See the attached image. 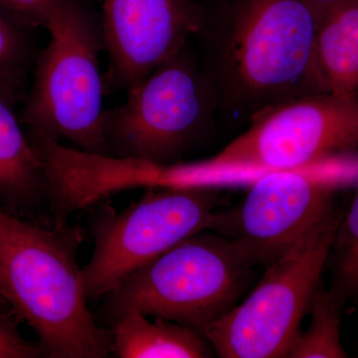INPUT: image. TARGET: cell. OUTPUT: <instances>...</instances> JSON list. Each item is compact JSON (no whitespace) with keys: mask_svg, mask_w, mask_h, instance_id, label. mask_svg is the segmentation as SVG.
Returning a JSON list of instances; mask_svg holds the SVG:
<instances>
[{"mask_svg":"<svg viewBox=\"0 0 358 358\" xmlns=\"http://www.w3.org/2000/svg\"><path fill=\"white\" fill-rule=\"evenodd\" d=\"M83 230L44 227L0 210V296L38 336L47 358H106L110 331L96 322L78 265Z\"/></svg>","mask_w":358,"mask_h":358,"instance_id":"6da1fadb","label":"cell"},{"mask_svg":"<svg viewBox=\"0 0 358 358\" xmlns=\"http://www.w3.org/2000/svg\"><path fill=\"white\" fill-rule=\"evenodd\" d=\"M45 28L50 41L37 59L21 122L53 140L72 141L84 152L109 155L100 20L84 0H57Z\"/></svg>","mask_w":358,"mask_h":358,"instance_id":"7a4b0ae2","label":"cell"},{"mask_svg":"<svg viewBox=\"0 0 358 358\" xmlns=\"http://www.w3.org/2000/svg\"><path fill=\"white\" fill-rule=\"evenodd\" d=\"M252 268L228 238L201 231L103 296L102 313L113 322L138 310L147 317H164L201 331L236 306Z\"/></svg>","mask_w":358,"mask_h":358,"instance_id":"3957f363","label":"cell"},{"mask_svg":"<svg viewBox=\"0 0 358 358\" xmlns=\"http://www.w3.org/2000/svg\"><path fill=\"white\" fill-rule=\"evenodd\" d=\"M358 147V96L305 94L268 106L251 126L199 162L204 187L248 185L259 176L350 154Z\"/></svg>","mask_w":358,"mask_h":358,"instance_id":"277c9868","label":"cell"},{"mask_svg":"<svg viewBox=\"0 0 358 358\" xmlns=\"http://www.w3.org/2000/svg\"><path fill=\"white\" fill-rule=\"evenodd\" d=\"M341 217L336 207L266 267L243 301L200 331L218 357H288L320 289Z\"/></svg>","mask_w":358,"mask_h":358,"instance_id":"5b68a950","label":"cell"},{"mask_svg":"<svg viewBox=\"0 0 358 358\" xmlns=\"http://www.w3.org/2000/svg\"><path fill=\"white\" fill-rule=\"evenodd\" d=\"M358 183V159L329 157L280 169L249 183L229 211H216L209 230L228 238L253 267H268L333 209L339 188Z\"/></svg>","mask_w":358,"mask_h":358,"instance_id":"8992f818","label":"cell"},{"mask_svg":"<svg viewBox=\"0 0 358 358\" xmlns=\"http://www.w3.org/2000/svg\"><path fill=\"white\" fill-rule=\"evenodd\" d=\"M218 202L217 188L210 187L148 188L120 212L102 202L92 214L93 255L81 268L88 301L114 291L186 238L209 230Z\"/></svg>","mask_w":358,"mask_h":358,"instance_id":"52a82bcc","label":"cell"},{"mask_svg":"<svg viewBox=\"0 0 358 358\" xmlns=\"http://www.w3.org/2000/svg\"><path fill=\"white\" fill-rule=\"evenodd\" d=\"M320 20L303 0H240L225 47L228 77L257 110L315 93L313 43Z\"/></svg>","mask_w":358,"mask_h":358,"instance_id":"ba28073f","label":"cell"},{"mask_svg":"<svg viewBox=\"0 0 358 358\" xmlns=\"http://www.w3.org/2000/svg\"><path fill=\"white\" fill-rule=\"evenodd\" d=\"M207 113L206 87L182 49L129 90L126 103L106 110L108 155L174 164L199 138Z\"/></svg>","mask_w":358,"mask_h":358,"instance_id":"9c48e42d","label":"cell"},{"mask_svg":"<svg viewBox=\"0 0 358 358\" xmlns=\"http://www.w3.org/2000/svg\"><path fill=\"white\" fill-rule=\"evenodd\" d=\"M109 70L105 90H129L185 49L201 30L192 0H103L100 20Z\"/></svg>","mask_w":358,"mask_h":358,"instance_id":"30bf717a","label":"cell"},{"mask_svg":"<svg viewBox=\"0 0 358 358\" xmlns=\"http://www.w3.org/2000/svg\"><path fill=\"white\" fill-rule=\"evenodd\" d=\"M15 103L0 91V203L9 213L28 219L48 208V187L38 155L14 110Z\"/></svg>","mask_w":358,"mask_h":358,"instance_id":"8fae6325","label":"cell"},{"mask_svg":"<svg viewBox=\"0 0 358 358\" xmlns=\"http://www.w3.org/2000/svg\"><path fill=\"white\" fill-rule=\"evenodd\" d=\"M315 92L358 96V0H348L322 16L312 59Z\"/></svg>","mask_w":358,"mask_h":358,"instance_id":"7c38bea8","label":"cell"},{"mask_svg":"<svg viewBox=\"0 0 358 358\" xmlns=\"http://www.w3.org/2000/svg\"><path fill=\"white\" fill-rule=\"evenodd\" d=\"M113 355L120 358L210 357V345L200 331L138 310L112 322Z\"/></svg>","mask_w":358,"mask_h":358,"instance_id":"4fadbf2b","label":"cell"},{"mask_svg":"<svg viewBox=\"0 0 358 358\" xmlns=\"http://www.w3.org/2000/svg\"><path fill=\"white\" fill-rule=\"evenodd\" d=\"M343 303L329 289H317L310 312L312 320L306 333L299 334L288 357H348L341 341V319Z\"/></svg>","mask_w":358,"mask_h":358,"instance_id":"5bb4252c","label":"cell"},{"mask_svg":"<svg viewBox=\"0 0 358 358\" xmlns=\"http://www.w3.org/2000/svg\"><path fill=\"white\" fill-rule=\"evenodd\" d=\"M30 27L0 6V91L20 98L33 58Z\"/></svg>","mask_w":358,"mask_h":358,"instance_id":"9a60e30c","label":"cell"},{"mask_svg":"<svg viewBox=\"0 0 358 358\" xmlns=\"http://www.w3.org/2000/svg\"><path fill=\"white\" fill-rule=\"evenodd\" d=\"M329 259H333L329 289L345 305L358 296V183L350 208L339 222Z\"/></svg>","mask_w":358,"mask_h":358,"instance_id":"2e32d148","label":"cell"},{"mask_svg":"<svg viewBox=\"0 0 358 358\" xmlns=\"http://www.w3.org/2000/svg\"><path fill=\"white\" fill-rule=\"evenodd\" d=\"M18 320L8 303L0 296V358H41L43 350L21 336Z\"/></svg>","mask_w":358,"mask_h":358,"instance_id":"e0dca14e","label":"cell"},{"mask_svg":"<svg viewBox=\"0 0 358 358\" xmlns=\"http://www.w3.org/2000/svg\"><path fill=\"white\" fill-rule=\"evenodd\" d=\"M57 0H0V6L30 28L44 27Z\"/></svg>","mask_w":358,"mask_h":358,"instance_id":"ac0fdd59","label":"cell"},{"mask_svg":"<svg viewBox=\"0 0 358 358\" xmlns=\"http://www.w3.org/2000/svg\"><path fill=\"white\" fill-rule=\"evenodd\" d=\"M303 1L308 4L313 13L317 14L320 20L324 14L348 0H303Z\"/></svg>","mask_w":358,"mask_h":358,"instance_id":"d6986e66","label":"cell"}]
</instances>
